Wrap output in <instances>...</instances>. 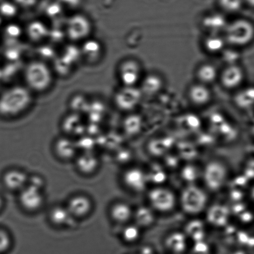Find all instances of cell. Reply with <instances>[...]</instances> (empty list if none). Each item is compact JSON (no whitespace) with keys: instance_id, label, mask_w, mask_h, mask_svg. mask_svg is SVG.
<instances>
[{"instance_id":"obj_1","label":"cell","mask_w":254,"mask_h":254,"mask_svg":"<svg viewBox=\"0 0 254 254\" xmlns=\"http://www.w3.org/2000/svg\"><path fill=\"white\" fill-rule=\"evenodd\" d=\"M32 92L26 86L14 85L0 93V117L13 118L23 114L33 102Z\"/></svg>"},{"instance_id":"obj_2","label":"cell","mask_w":254,"mask_h":254,"mask_svg":"<svg viewBox=\"0 0 254 254\" xmlns=\"http://www.w3.org/2000/svg\"><path fill=\"white\" fill-rule=\"evenodd\" d=\"M26 86L32 92H45L53 81V72L48 64L41 61H34L27 64L24 70Z\"/></svg>"},{"instance_id":"obj_3","label":"cell","mask_w":254,"mask_h":254,"mask_svg":"<svg viewBox=\"0 0 254 254\" xmlns=\"http://www.w3.org/2000/svg\"><path fill=\"white\" fill-rule=\"evenodd\" d=\"M227 44L234 47L248 46L254 41V24L244 18L228 23L224 31Z\"/></svg>"},{"instance_id":"obj_4","label":"cell","mask_w":254,"mask_h":254,"mask_svg":"<svg viewBox=\"0 0 254 254\" xmlns=\"http://www.w3.org/2000/svg\"><path fill=\"white\" fill-rule=\"evenodd\" d=\"M206 203L205 193L198 187L189 186L182 191L181 206L187 213L196 214L201 213L205 208Z\"/></svg>"},{"instance_id":"obj_5","label":"cell","mask_w":254,"mask_h":254,"mask_svg":"<svg viewBox=\"0 0 254 254\" xmlns=\"http://www.w3.org/2000/svg\"><path fill=\"white\" fill-rule=\"evenodd\" d=\"M203 177L204 183L209 190H218L226 181V168L220 162H209L204 169Z\"/></svg>"},{"instance_id":"obj_6","label":"cell","mask_w":254,"mask_h":254,"mask_svg":"<svg viewBox=\"0 0 254 254\" xmlns=\"http://www.w3.org/2000/svg\"><path fill=\"white\" fill-rule=\"evenodd\" d=\"M19 201L25 210L29 212L38 211L43 206L44 202L43 190L28 185L19 191Z\"/></svg>"},{"instance_id":"obj_7","label":"cell","mask_w":254,"mask_h":254,"mask_svg":"<svg viewBox=\"0 0 254 254\" xmlns=\"http://www.w3.org/2000/svg\"><path fill=\"white\" fill-rule=\"evenodd\" d=\"M142 95L140 88L134 86H125L116 95L115 103L120 110L127 112L134 109L139 104Z\"/></svg>"},{"instance_id":"obj_8","label":"cell","mask_w":254,"mask_h":254,"mask_svg":"<svg viewBox=\"0 0 254 254\" xmlns=\"http://www.w3.org/2000/svg\"><path fill=\"white\" fill-rule=\"evenodd\" d=\"M149 200L153 208L157 211L167 212L174 208L176 198L169 189L158 187L149 193Z\"/></svg>"},{"instance_id":"obj_9","label":"cell","mask_w":254,"mask_h":254,"mask_svg":"<svg viewBox=\"0 0 254 254\" xmlns=\"http://www.w3.org/2000/svg\"><path fill=\"white\" fill-rule=\"evenodd\" d=\"M91 29L90 21L81 14L71 17L66 26L68 35L74 41L85 39L90 34Z\"/></svg>"},{"instance_id":"obj_10","label":"cell","mask_w":254,"mask_h":254,"mask_svg":"<svg viewBox=\"0 0 254 254\" xmlns=\"http://www.w3.org/2000/svg\"><path fill=\"white\" fill-rule=\"evenodd\" d=\"M245 73L241 66L238 64L228 65L220 76L221 82L224 88L229 90L235 89L243 83Z\"/></svg>"},{"instance_id":"obj_11","label":"cell","mask_w":254,"mask_h":254,"mask_svg":"<svg viewBox=\"0 0 254 254\" xmlns=\"http://www.w3.org/2000/svg\"><path fill=\"white\" fill-rule=\"evenodd\" d=\"M29 176L19 169H9L4 172L2 182L6 189L10 191H20L28 186Z\"/></svg>"},{"instance_id":"obj_12","label":"cell","mask_w":254,"mask_h":254,"mask_svg":"<svg viewBox=\"0 0 254 254\" xmlns=\"http://www.w3.org/2000/svg\"><path fill=\"white\" fill-rule=\"evenodd\" d=\"M141 75V68L137 62L127 60L120 66V76L125 86H135L139 80Z\"/></svg>"},{"instance_id":"obj_13","label":"cell","mask_w":254,"mask_h":254,"mask_svg":"<svg viewBox=\"0 0 254 254\" xmlns=\"http://www.w3.org/2000/svg\"><path fill=\"white\" fill-rule=\"evenodd\" d=\"M73 218H83L87 216L92 209V202L87 196L78 194L69 199L66 206Z\"/></svg>"},{"instance_id":"obj_14","label":"cell","mask_w":254,"mask_h":254,"mask_svg":"<svg viewBox=\"0 0 254 254\" xmlns=\"http://www.w3.org/2000/svg\"><path fill=\"white\" fill-rule=\"evenodd\" d=\"M123 181L128 189L139 192L145 189L147 178L142 170L138 168H130L125 172Z\"/></svg>"},{"instance_id":"obj_15","label":"cell","mask_w":254,"mask_h":254,"mask_svg":"<svg viewBox=\"0 0 254 254\" xmlns=\"http://www.w3.org/2000/svg\"><path fill=\"white\" fill-rule=\"evenodd\" d=\"M78 149L77 144L68 137H61L56 140L54 150L61 159L68 160L76 156Z\"/></svg>"},{"instance_id":"obj_16","label":"cell","mask_w":254,"mask_h":254,"mask_svg":"<svg viewBox=\"0 0 254 254\" xmlns=\"http://www.w3.org/2000/svg\"><path fill=\"white\" fill-rule=\"evenodd\" d=\"M76 166L81 173L91 175L94 173L99 167V160L93 153L85 152L76 157Z\"/></svg>"},{"instance_id":"obj_17","label":"cell","mask_w":254,"mask_h":254,"mask_svg":"<svg viewBox=\"0 0 254 254\" xmlns=\"http://www.w3.org/2000/svg\"><path fill=\"white\" fill-rule=\"evenodd\" d=\"M190 100L194 105L203 106L210 102L212 97L211 90L206 85L199 83L192 85L189 90Z\"/></svg>"},{"instance_id":"obj_18","label":"cell","mask_w":254,"mask_h":254,"mask_svg":"<svg viewBox=\"0 0 254 254\" xmlns=\"http://www.w3.org/2000/svg\"><path fill=\"white\" fill-rule=\"evenodd\" d=\"M228 24L225 17L219 13L209 14L203 20L204 28L209 34H219L224 31Z\"/></svg>"},{"instance_id":"obj_19","label":"cell","mask_w":254,"mask_h":254,"mask_svg":"<svg viewBox=\"0 0 254 254\" xmlns=\"http://www.w3.org/2000/svg\"><path fill=\"white\" fill-rule=\"evenodd\" d=\"M208 220L216 226H223L228 223L229 210L223 204H215L209 208L207 214Z\"/></svg>"},{"instance_id":"obj_20","label":"cell","mask_w":254,"mask_h":254,"mask_svg":"<svg viewBox=\"0 0 254 254\" xmlns=\"http://www.w3.org/2000/svg\"><path fill=\"white\" fill-rule=\"evenodd\" d=\"M163 85L164 81L159 75L157 74H149L143 80L140 89L143 95L153 96L159 93Z\"/></svg>"},{"instance_id":"obj_21","label":"cell","mask_w":254,"mask_h":254,"mask_svg":"<svg viewBox=\"0 0 254 254\" xmlns=\"http://www.w3.org/2000/svg\"><path fill=\"white\" fill-rule=\"evenodd\" d=\"M133 211L129 204L118 202L113 204L110 209V215L113 220L118 223H125L133 216Z\"/></svg>"},{"instance_id":"obj_22","label":"cell","mask_w":254,"mask_h":254,"mask_svg":"<svg viewBox=\"0 0 254 254\" xmlns=\"http://www.w3.org/2000/svg\"><path fill=\"white\" fill-rule=\"evenodd\" d=\"M73 218L66 206H56L51 209L49 219L54 225L64 226L68 225Z\"/></svg>"},{"instance_id":"obj_23","label":"cell","mask_w":254,"mask_h":254,"mask_svg":"<svg viewBox=\"0 0 254 254\" xmlns=\"http://www.w3.org/2000/svg\"><path fill=\"white\" fill-rule=\"evenodd\" d=\"M227 44L224 36L219 34H209L204 41V47L211 54L221 53L225 49Z\"/></svg>"},{"instance_id":"obj_24","label":"cell","mask_w":254,"mask_h":254,"mask_svg":"<svg viewBox=\"0 0 254 254\" xmlns=\"http://www.w3.org/2000/svg\"><path fill=\"white\" fill-rule=\"evenodd\" d=\"M196 75L200 83L208 85L216 80L218 76V71L213 64H204L199 66Z\"/></svg>"},{"instance_id":"obj_25","label":"cell","mask_w":254,"mask_h":254,"mask_svg":"<svg viewBox=\"0 0 254 254\" xmlns=\"http://www.w3.org/2000/svg\"><path fill=\"white\" fill-rule=\"evenodd\" d=\"M142 120L139 115L133 114L128 116L124 121L123 127L127 134L135 135L141 129Z\"/></svg>"},{"instance_id":"obj_26","label":"cell","mask_w":254,"mask_h":254,"mask_svg":"<svg viewBox=\"0 0 254 254\" xmlns=\"http://www.w3.org/2000/svg\"><path fill=\"white\" fill-rule=\"evenodd\" d=\"M138 226L146 227L154 221V216L152 212L147 207H140L133 214Z\"/></svg>"},{"instance_id":"obj_27","label":"cell","mask_w":254,"mask_h":254,"mask_svg":"<svg viewBox=\"0 0 254 254\" xmlns=\"http://www.w3.org/2000/svg\"><path fill=\"white\" fill-rule=\"evenodd\" d=\"M236 102L239 107L246 108L254 105V87L245 88L236 98Z\"/></svg>"},{"instance_id":"obj_28","label":"cell","mask_w":254,"mask_h":254,"mask_svg":"<svg viewBox=\"0 0 254 254\" xmlns=\"http://www.w3.org/2000/svg\"><path fill=\"white\" fill-rule=\"evenodd\" d=\"M167 244L172 250L181 251L186 246V239L181 233H174L167 239Z\"/></svg>"},{"instance_id":"obj_29","label":"cell","mask_w":254,"mask_h":254,"mask_svg":"<svg viewBox=\"0 0 254 254\" xmlns=\"http://www.w3.org/2000/svg\"><path fill=\"white\" fill-rule=\"evenodd\" d=\"M245 0H219V6L228 13H236L240 10Z\"/></svg>"},{"instance_id":"obj_30","label":"cell","mask_w":254,"mask_h":254,"mask_svg":"<svg viewBox=\"0 0 254 254\" xmlns=\"http://www.w3.org/2000/svg\"><path fill=\"white\" fill-rule=\"evenodd\" d=\"M140 231L138 226L129 225L126 227L122 232V238L126 243H132L139 238Z\"/></svg>"},{"instance_id":"obj_31","label":"cell","mask_w":254,"mask_h":254,"mask_svg":"<svg viewBox=\"0 0 254 254\" xmlns=\"http://www.w3.org/2000/svg\"><path fill=\"white\" fill-rule=\"evenodd\" d=\"M12 238L8 231L0 228V254H4L10 250Z\"/></svg>"},{"instance_id":"obj_32","label":"cell","mask_w":254,"mask_h":254,"mask_svg":"<svg viewBox=\"0 0 254 254\" xmlns=\"http://www.w3.org/2000/svg\"><path fill=\"white\" fill-rule=\"evenodd\" d=\"M84 54L88 58H96L99 55L100 46L97 42L90 41L83 46Z\"/></svg>"},{"instance_id":"obj_33","label":"cell","mask_w":254,"mask_h":254,"mask_svg":"<svg viewBox=\"0 0 254 254\" xmlns=\"http://www.w3.org/2000/svg\"><path fill=\"white\" fill-rule=\"evenodd\" d=\"M189 233L193 238H201L203 236L204 227L199 221H193L187 228Z\"/></svg>"},{"instance_id":"obj_34","label":"cell","mask_w":254,"mask_h":254,"mask_svg":"<svg viewBox=\"0 0 254 254\" xmlns=\"http://www.w3.org/2000/svg\"><path fill=\"white\" fill-rule=\"evenodd\" d=\"M15 13V6L13 4L4 3L0 5V14L3 16H12Z\"/></svg>"},{"instance_id":"obj_35","label":"cell","mask_w":254,"mask_h":254,"mask_svg":"<svg viewBox=\"0 0 254 254\" xmlns=\"http://www.w3.org/2000/svg\"><path fill=\"white\" fill-rule=\"evenodd\" d=\"M28 185H31L43 190L45 184H44V179L41 177L35 175V176H29Z\"/></svg>"},{"instance_id":"obj_36","label":"cell","mask_w":254,"mask_h":254,"mask_svg":"<svg viewBox=\"0 0 254 254\" xmlns=\"http://www.w3.org/2000/svg\"><path fill=\"white\" fill-rule=\"evenodd\" d=\"M21 6H29L35 3L36 0H16Z\"/></svg>"},{"instance_id":"obj_37","label":"cell","mask_w":254,"mask_h":254,"mask_svg":"<svg viewBox=\"0 0 254 254\" xmlns=\"http://www.w3.org/2000/svg\"><path fill=\"white\" fill-rule=\"evenodd\" d=\"M245 1L249 6L254 9V0H245Z\"/></svg>"},{"instance_id":"obj_38","label":"cell","mask_w":254,"mask_h":254,"mask_svg":"<svg viewBox=\"0 0 254 254\" xmlns=\"http://www.w3.org/2000/svg\"><path fill=\"white\" fill-rule=\"evenodd\" d=\"M4 205V200L3 197L0 195V211H1L2 208H3Z\"/></svg>"}]
</instances>
